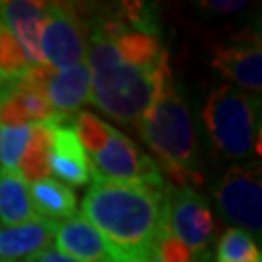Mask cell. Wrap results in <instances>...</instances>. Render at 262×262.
Wrapping results in <instances>:
<instances>
[{
  "instance_id": "1",
  "label": "cell",
  "mask_w": 262,
  "mask_h": 262,
  "mask_svg": "<svg viewBox=\"0 0 262 262\" xmlns=\"http://www.w3.org/2000/svg\"><path fill=\"white\" fill-rule=\"evenodd\" d=\"M85 62L92 72L90 101L122 124H136L169 72L165 49L146 8L124 4L97 21L88 35Z\"/></svg>"
},
{
  "instance_id": "2",
  "label": "cell",
  "mask_w": 262,
  "mask_h": 262,
  "mask_svg": "<svg viewBox=\"0 0 262 262\" xmlns=\"http://www.w3.org/2000/svg\"><path fill=\"white\" fill-rule=\"evenodd\" d=\"M82 215L107 239L121 262H142L156 251L167 227V188L94 179Z\"/></svg>"
},
{
  "instance_id": "3",
  "label": "cell",
  "mask_w": 262,
  "mask_h": 262,
  "mask_svg": "<svg viewBox=\"0 0 262 262\" xmlns=\"http://www.w3.org/2000/svg\"><path fill=\"white\" fill-rule=\"evenodd\" d=\"M142 140L158 156L163 171L181 187L200 185V158L190 113L181 97L171 70L163 76L150 107L136 122Z\"/></svg>"
},
{
  "instance_id": "4",
  "label": "cell",
  "mask_w": 262,
  "mask_h": 262,
  "mask_svg": "<svg viewBox=\"0 0 262 262\" xmlns=\"http://www.w3.org/2000/svg\"><path fill=\"white\" fill-rule=\"evenodd\" d=\"M258 99L243 90L222 84L208 95L202 119L217 156L239 159L258 151L260 113Z\"/></svg>"
},
{
  "instance_id": "5",
  "label": "cell",
  "mask_w": 262,
  "mask_h": 262,
  "mask_svg": "<svg viewBox=\"0 0 262 262\" xmlns=\"http://www.w3.org/2000/svg\"><path fill=\"white\" fill-rule=\"evenodd\" d=\"M88 163L92 179L144 183L156 188H165V181L158 163L146 156L128 136L115 128L103 148L88 156Z\"/></svg>"
},
{
  "instance_id": "6",
  "label": "cell",
  "mask_w": 262,
  "mask_h": 262,
  "mask_svg": "<svg viewBox=\"0 0 262 262\" xmlns=\"http://www.w3.org/2000/svg\"><path fill=\"white\" fill-rule=\"evenodd\" d=\"M41 55L45 64L55 70H66L85 62L88 26L84 24L80 8L66 2H47Z\"/></svg>"
},
{
  "instance_id": "7",
  "label": "cell",
  "mask_w": 262,
  "mask_h": 262,
  "mask_svg": "<svg viewBox=\"0 0 262 262\" xmlns=\"http://www.w3.org/2000/svg\"><path fill=\"white\" fill-rule=\"evenodd\" d=\"M217 208L229 224L243 231L262 229V171L258 163L233 165L215 188Z\"/></svg>"
},
{
  "instance_id": "8",
  "label": "cell",
  "mask_w": 262,
  "mask_h": 262,
  "mask_svg": "<svg viewBox=\"0 0 262 262\" xmlns=\"http://www.w3.org/2000/svg\"><path fill=\"white\" fill-rule=\"evenodd\" d=\"M24 80L45 94L55 113L56 124L68 121L85 101H90L92 94V72L88 62H80L66 70H55L49 64L31 66Z\"/></svg>"
},
{
  "instance_id": "9",
  "label": "cell",
  "mask_w": 262,
  "mask_h": 262,
  "mask_svg": "<svg viewBox=\"0 0 262 262\" xmlns=\"http://www.w3.org/2000/svg\"><path fill=\"white\" fill-rule=\"evenodd\" d=\"M169 233L192 253H208L214 235V217L202 194L190 187L167 188Z\"/></svg>"
},
{
  "instance_id": "10",
  "label": "cell",
  "mask_w": 262,
  "mask_h": 262,
  "mask_svg": "<svg viewBox=\"0 0 262 262\" xmlns=\"http://www.w3.org/2000/svg\"><path fill=\"white\" fill-rule=\"evenodd\" d=\"M212 66L220 76L231 84L260 92L262 88V49L260 35L245 31L229 43H220L214 47Z\"/></svg>"
},
{
  "instance_id": "11",
  "label": "cell",
  "mask_w": 262,
  "mask_h": 262,
  "mask_svg": "<svg viewBox=\"0 0 262 262\" xmlns=\"http://www.w3.org/2000/svg\"><path fill=\"white\" fill-rule=\"evenodd\" d=\"M45 14H47V2H35V0L0 2V21L18 41L31 66L45 64L41 55Z\"/></svg>"
},
{
  "instance_id": "12",
  "label": "cell",
  "mask_w": 262,
  "mask_h": 262,
  "mask_svg": "<svg viewBox=\"0 0 262 262\" xmlns=\"http://www.w3.org/2000/svg\"><path fill=\"white\" fill-rule=\"evenodd\" d=\"M55 245L58 253L80 262H121L117 251L84 215H72L58 222Z\"/></svg>"
},
{
  "instance_id": "13",
  "label": "cell",
  "mask_w": 262,
  "mask_h": 262,
  "mask_svg": "<svg viewBox=\"0 0 262 262\" xmlns=\"http://www.w3.org/2000/svg\"><path fill=\"white\" fill-rule=\"evenodd\" d=\"M58 222L33 217L18 225L0 227V262H19L51 249Z\"/></svg>"
},
{
  "instance_id": "14",
  "label": "cell",
  "mask_w": 262,
  "mask_h": 262,
  "mask_svg": "<svg viewBox=\"0 0 262 262\" xmlns=\"http://www.w3.org/2000/svg\"><path fill=\"white\" fill-rule=\"evenodd\" d=\"M49 173L62 185L84 187L90 181V163L82 144L78 140L72 126L55 124L53 130V148L49 158Z\"/></svg>"
},
{
  "instance_id": "15",
  "label": "cell",
  "mask_w": 262,
  "mask_h": 262,
  "mask_svg": "<svg viewBox=\"0 0 262 262\" xmlns=\"http://www.w3.org/2000/svg\"><path fill=\"white\" fill-rule=\"evenodd\" d=\"M37 217L31 202L29 183L18 171L0 169V222L2 225H18Z\"/></svg>"
},
{
  "instance_id": "16",
  "label": "cell",
  "mask_w": 262,
  "mask_h": 262,
  "mask_svg": "<svg viewBox=\"0 0 262 262\" xmlns=\"http://www.w3.org/2000/svg\"><path fill=\"white\" fill-rule=\"evenodd\" d=\"M29 194L37 215L53 222H64L76 215L78 200L72 188L62 185L60 181L45 177L35 183H29Z\"/></svg>"
},
{
  "instance_id": "17",
  "label": "cell",
  "mask_w": 262,
  "mask_h": 262,
  "mask_svg": "<svg viewBox=\"0 0 262 262\" xmlns=\"http://www.w3.org/2000/svg\"><path fill=\"white\" fill-rule=\"evenodd\" d=\"M53 130H55V122L31 124L28 146H26V151L21 156L18 167V173L28 183H35L51 175L49 158H51V148H53Z\"/></svg>"
},
{
  "instance_id": "18",
  "label": "cell",
  "mask_w": 262,
  "mask_h": 262,
  "mask_svg": "<svg viewBox=\"0 0 262 262\" xmlns=\"http://www.w3.org/2000/svg\"><path fill=\"white\" fill-rule=\"evenodd\" d=\"M217 262H262L260 247L254 243L251 233L229 227L217 243Z\"/></svg>"
},
{
  "instance_id": "19",
  "label": "cell",
  "mask_w": 262,
  "mask_h": 262,
  "mask_svg": "<svg viewBox=\"0 0 262 262\" xmlns=\"http://www.w3.org/2000/svg\"><path fill=\"white\" fill-rule=\"evenodd\" d=\"M29 68L31 64L18 41L0 21V76L4 78V82H18L28 74Z\"/></svg>"
},
{
  "instance_id": "20",
  "label": "cell",
  "mask_w": 262,
  "mask_h": 262,
  "mask_svg": "<svg viewBox=\"0 0 262 262\" xmlns=\"http://www.w3.org/2000/svg\"><path fill=\"white\" fill-rule=\"evenodd\" d=\"M74 132L84 148L85 156H92L107 144L113 126L92 113H78L74 121Z\"/></svg>"
},
{
  "instance_id": "21",
  "label": "cell",
  "mask_w": 262,
  "mask_h": 262,
  "mask_svg": "<svg viewBox=\"0 0 262 262\" xmlns=\"http://www.w3.org/2000/svg\"><path fill=\"white\" fill-rule=\"evenodd\" d=\"M29 130H31V124L0 128V165L2 169L18 171L21 156L28 146Z\"/></svg>"
},
{
  "instance_id": "22",
  "label": "cell",
  "mask_w": 262,
  "mask_h": 262,
  "mask_svg": "<svg viewBox=\"0 0 262 262\" xmlns=\"http://www.w3.org/2000/svg\"><path fill=\"white\" fill-rule=\"evenodd\" d=\"M154 254L159 258V262H196L202 258H210V251L208 253H192L185 243H181L171 233L163 235L156 245Z\"/></svg>"
},
{
  "instance_id": "23",
  "label": "cell",
  "mask_w": 262,
  "mask_h": 262,
  "mask_svg": "<svg viewBox=\"0 0 262 262\" xmlns=\"http://www.w3.org/2000/svg\"><path fill=\"white\" fill-rule=\"evenodd\" d=\"M202 6L208 12H215V14H235V12H241L245 6H249V2H245V0H208V2H202Z\"/></svg>"
},
{
  "instance_id": "24",
  "label": "cell",
  "mask_w": 262,
  "mask_h": 262,
  "mask_svg": "<svg viewBox=\"0 0 262 262\" xmlns=\"http://www.w3.org/2000/svg\"><path fill=\"white\" fill-rule=\"evenodd\" d=\"M26 262H80L76 260V258H72V256H66V254L58 253L56 249H47V251H43L41 254H37V256H31V258H28Z\"/></svg>"
},
{
  "instance_id": "25",
  "label": "cell",
  "mask_w": 262,
  "mask_h": 262,
  "mask_svg": "<svg viewBox=\"0 0 262 262\" xmlns=\"http://www.w3.org/2000/svg\"><path fill=\"white\" fill-rule=\"evenodd\" d=\"M142 262H159V258L154 253H151V254H148V256H146V258H144ZM196 262H210V258H202V260H196Z\"/></svg>"
},
{
  "instance_id": "26",
  "label": "cell",
  "mask_w": 262,
  "mask_h": 262,
  "mask_svg": "<svg viewBox=\"0 0 262 262\" xmlns=\"http://www.w3.org/2000/svg\"><path fill=\"white\" fill-rule=\"evenodd\" d=\"M6 85H8V82H4V78L0 76V97H2V94H4V90H6Z\"/></svg>"
}]
</instances>
